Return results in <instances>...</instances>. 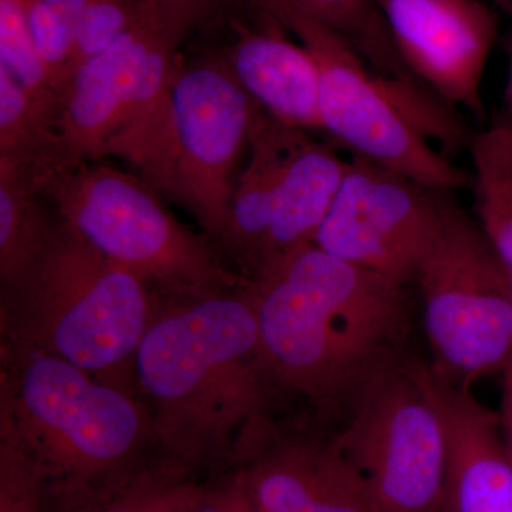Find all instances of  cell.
Instances as JSON below:
<instances>
[{
    "label": "cell",
    "instance_id": "cell-1",
    "mask_svg": "<svg viewBox=\"0 0 512 512\" xmlns=\"http://www.w3.org/2000/svg\"><path fill=\"white\" fill-rule=\"evenodd\" d=\"M158 450L188 470L238 464L271 420L274 384L248 286L160 298L131 366Z\"/></svg>",
    "mask_w": 512,
    "mask_h": 512
},
{
    "label": "cell",
    "instance_id": "cell-2",
    "mask_svg": "<svg viewBox=\"0 0 512 512\" xmlns=\"http://www.w3.org/2000/svg\"><path fill=\"white\" fill-rule=\"evenodd\" d=\"M261 355L275 389L348 406L404 355L407 286L308 244L249 279Z\"/></svg>",
    "mask_w": 512,
    "mask_h": 512
},
{
    "label": "cell",
    "instance_id": "cell-3",
    "mask_svg": "<svg viewBox=\"0 0 512 512\" xmlns=\"http://www.w3.org/2000/svg\"><path fill=\"white\" fill-rule=\"evenodd\" d=\"M0 441L32 464L43 490L76 508L100 503L160 454L134 387L5 340Z\"/></svg>",
    "mask_w": 512,
    "mask_h": 512
},
{
    "label": "cell",
    "instance_id": "cell-4",
    "mask_svg": "<svg viewBox=\"0 0 512 512\" xmlns=\"http://www.w3.org/2000/svg\"><path fill=\"white\" fill-rule=\"evenodd\" d=\"M160 298L87 244L57 214L0 281L2 340L133 386L131 366Z\"/></svg>",
    "mask_w": 512,
    "mask_h": 512
},
{
    "label": "cell",
    "instance_id": "cell-5",
    "mask_svg": "<svg viewBox=\"0 0 512 512\" xmlns=\"http://www.w3.org/2000/svg\"><path fill=\"white\" fill-rule=\"evenodd\" d=\"M309 50L319 70L322 133L363 158L443 192L470 188L471 173L434 147L470 143L453 107L420 84L376 72L338 33L291 8L265 12Z\"/></svg>",
    "mask_w": 512,
    "mask_h": 512
},
{
    "label": "cell",
    "instance_id": "cell-6",
    "mask_svg": "<svg viewBox=\"0 0 512 512\" xmlns=\"http://www.w3.org/2000/svg\"><path fill=\"white\" fill-rule=\"evenodd\" d=\"M47 197L77 235L146 282L158 298H191L248 284L222 261L211 239L178 220L160 192L136 173L87 161L60 178Z\"/></svg>",
    "mask_w": 512,
    "mask_h": 512
},
{
    "label": "cell",
    "instance_id": "cell-7",
    "mask_svg": "<svg viewBox=\"0 0 512 512\" xmlns=\"http://www.w3.org/2000/svg\"><path fill=\"white\" fill-rule=\"evenodd\" d=\"M414 284L423 303L431 372L470 387L512 362V288L476 218L447 201Z\"/></svg>",
    "mask_w": 512,
    "mask_h": 512
},
{
    "label": "cell",
    "instance_id": "cell-8",
    "mask_svg": "<svg viewBox=\"0 0 512 512\" xmlns=\"http://www.w3.org/2000/svg\"><path fill=\"white\" fill-rule=\"evenodd\" d=\"M335 147L259 113L220 244L248 281L313 244L348 167Z\"/></svg>",
    "mask_w": 512,
    "mask_h": 512
},
{
    "label": "cell",
    "instance_id": "cell-9",
    "mask_svg": "<svg viewBox=\"0 0 512 512\" xmlns=\"http://www.w3.org/2000/svg\"><path fill=\"white\" fill-rule=\"evenodd\" d=\"M335 433L377 512H440L447 436L427 365L406 355L382 367L350 400Z\"/></svg>",
    "mask_w": 512,
    "mask_h": 512
},
{
    "label": "cell",
    "instance_id": "cell-10",
    "mask_svg": "<svg viewBox=\"0 0 512 512\" xmlns=\"http://www.w3.org/2000/svg\"><path fill=\"white\" fill-rule=\"evenodd\" d=\"M175 156L167 197L220 247L238 164L247 154L259 107L224 56L178 62L173 77Z\"/></svg>",
    "mask_w": 512,
    "mask_h": 512
},
{
    "label": "cell",
    "instance_id": "cell-11",
    "mask_svg": "<svg viewBox=\"0 0 512 512\" xmlns=\"http://www.w3.org/2000/svg\"><path fill=\"white\" fill-rule=\"evenodd\" d=\"M448 200L450 192L349 157L313 244L409 286L436 237Z\"/></svg>",
    "mask_w": 512,
    "mask_h": 512
},
{
    "label": "cell",
    "instance_id": "cell-12",
    "mask_svg": "<svg viewBox=\"0 0 512 512\" xmlns=\"http://www.w3.org/2000/svg\"><path fill=\"white\" fill-rule=\"evenodd\" d=\"M409 72L450 107L483 113L481 87L498 36L493 6L478 0H376Z\"/></svg>",
    "mask_w": 512,
    "mask_h": 512
},
{
    "label": "cell",
    "instance_id": "cell-13",
    "mask_svg": "<svg viewBox=\"0 0 512 512\" xmlns=\"http://www.w3.org/2000/svg\"><path fill=\"white\" fill-rule=\"evenodd\" d=\"M238 464L254 512H377L335 434L285 433L271 420Z\"/></svg>",
    "mask_w": 512,
    "mask_h": 512
},
{
    "label": "cell",
    "instance_id": "cell-14",
    "mask_svg": "<svg viewBox=\"0 0 512 512\" xmlns=\"http://www.w3.org/2000/svg\"><path fill=\"white\" fill-rule=\"evenodd\" d=\"M192 29L148 13L109 49L83 64L60 101L59 130L77 164L101 161L130 113L158 47Z\"/></svg>",
    "mask_w": 512,
    "mask_h": 512
},
{
    "label": "cell",
    "instance_id": "cell-15",
    "mask_svg": "<svg viewBox=\"0 0 512 512\" xmlns=\"http://www.w3.org/2000/svg\"><path fill=\"white\" fill-rule=\"evenodd\" d=\"M431 393L447 436V471L440 512H512V457L500 412L470 387L444 382L427 365Z\"/></svg>",
    "mask_w": 512,
    "mask_h": 512
},
{
    "label": "cell",
    "instance_id": "cell-16",
    "mask_svg": "<svg viewBox=\"0 0 512 512\" xmlns=\"http://www.w3.org/2000/svg\"><path fill=\"white\" fill-rule=\"evenodd\" d=\"M252 13L255 23L234 25L235 39L222 55L229 70L266 116L296 130L322 133L315 59L281 23Z\"/></svg>",
    "mask_w": 512,
    "mask_h": 512
},
{
    "label": "cell",
    "instance_id": "cell-17",
    "mask_svg": "<svg viewBox=\"0 0 512 512\" xmlns=\"http://www.w3.org/2000/svg\"><path fill=\"white\" fill-rule=\"evenodd\" d=\"M77 165L57 121L43 113L12 74L0 67V167L47 195Z\"/></svg>",
    "mask_w": 512,
    "mask_h": 512
},
{
    "label": "cell",
    "instance_id": "cell-18",
    "mask_svg": "<svg viewBox=\"0 0 512 512\" xmlns=\"http://www.w3.org/2000/svg\"><path fill=\"white\" fill-rule=\"evenodd\" d=\"M476 220L512 288V130L504 119L471 137Z\"/></svg>",
    "mask_w": 512,
    "mask_h": 512
},
{
    "label": "cell",
    "instance_id": "cell-19",
    "mask_svg": "<svg viewBox=\"0 0 512 512\" xmlns=\"http://www.w3.org/2000/svg\"><path fill=\"white\" fill-rule=\"evenodd\" d=\"M252 12L298 10L338 33L376 72L421 84L400 59L376 0H245ZM423 86V84H421Z\"/></svg>",
    "mask_w": 512,
    "mask_h": 512
},
{
    "label": "cell",
    "instance_id": "cell-20",
    "mask_svg": "<svg viewBox=\"0 0 512 512\" xmlns=\"http://www.w3.org/2000/svg\"><path fill=\"white\" fill-rule=\"evenodd\" d=\"M56 218L55 205L46 194L0 167V281L16 271Z\"/></svg>",
    "mask_w": 512,
    "mask_h": 512
},
{
    "label": "cell",
    "instance_id": "cell-21",
    "mask_svg": "<svg viewBox=\"0 0 512 512\" xmlns=\"http://www.w3.org/2000/svg\"><path fill=\"white\" fill-rule=\"evenodd\" d=\"M0 67L59 124L60 96L30 30L25 0H0Z\"/></svg>",
    "mask_w": 512,
    "mask_h": 512
},
{
    "label": "cell",
    "instance_id": "cell-22",
    "mask_svg": "<svg viewBox=\"0 0 512 512\" xmlns=\"http://www.w3.org/2000/svg\"><path fill=\"white\" fill-rule=\"evenodd\" d=\"M191 470L160 456L97 505V512H191L202 493Z\"/></svg>",
    "mask_w": 512,
    "mask_h": 512
},
{
    "label": "cell",
    "instance_id": "cell-23",
    "mask_svg": "<svg viewBox=\"0 0 512 512\" xmlns=\"http://www.w3.org/2000/svg\"><path fill=\"white\" fill-rule=\"evenodd\" d=\"M90 0H25L30 30L60 101L70 82L74 39Z\"/></svg>",
    "mask_w": 512,
    "mask_h": 512
},
{
    "label": "cell",
    "instance_id": "cell-24",
    "mask_svg": "<svg viewBox=\"0 0 512 512\" xmlns=\"http://www.w3.org/2000/svg\"><path fill=\"white\" fill-rule=\"evenodd\" d=\"M151 12L144 0H90L74 39L70 82L84 63L109 49Z\"/></svg>",
    "mask_w": 512,
    "mask_h": 512
},
{
    "label": "cell",
    "instance_id": "cell-25",
    "mask_svg": "<svg viewBox=\"0 0 512 512\" xmlns=\"http://www.w3.org/2000/svg\"><path fill=\"white\" fill-rule=\"evenodd\" d=\"M43 491L32 464L0 441V512H39Z\"/></svg>",
    "mask_w": 512,
    "mask_h": 512
},
{
    "label": "cell",
    "instance_id": "cell-26",
    "mask_svg": "<svg viewBox=\"0 0 512 512\" xmlns=\"http://www.w3.org/2000/svg\"><path fill=\"white\" fill-rule=\"evenodd\" d=\"M191 512H254L237 473L224 483L202 488Z\"/></svg>",
    "mask_w": 512,
    "mask_h": 512
},
{
    "label": "cell",
    "instance_id": "cell-27",
    "mask_svg": "<svg viewBox=\"0 0 512 512\" xmlns=\"http://www.w3.org/2000/svg\"><path fill=\"white\" fill-rule=\"evenodd\" d=\"M154 12L165 19L195 29L211 15L220 0H144Z\"/></svg>",
    "mask_w": 512,
    "mask_h": 512
},
{
    "label": "cell",
    "instance_id": "cell-28",
    "mask_svg": "<svg viewBox=\"0 0 512 512\" xmlns=\"http://www.w3.org/2000/svg\"><path fill=\"white\" fill-rule=\"evenodd\" d=\"M503 397H501V423L508 451L512 457V362L503 372Z\"/></svg>",
    "mask_w": 512,
    "mask_h": 512
},
{
    "label": "cell",
    "instance_id": "cell-29",
    "mask_svg": "<svg viewBox=\"0 0 512 512\" xmlns=\"http://www.w3.org/2000/svg\"><path fill=\"white\" fill-rule=\"evenodd\" d=\"M507 59H508V76H507V90H505V94H507V109L508 116L507 121L508 126H510L512 130V37L507 42Z\"/></svg>",
    "mask_w": 512,
    "mask_h": 512
},
{
    "label": "cell",
    "instance_id": "cell-30",
    "mask_svg": "<svg viewBox=\"0 0 512 512\" xmlns=\"http://www.w3.org/2000/svg\"><path fill=\"white\" fill-rule=\"evenodd\" d=\"M478 2L487 3L493 8H500L505 12L512 13V0H478Z\"/></svg>",
    "mask_w": 512,
    "mask_h": 512
},
{
    "label": "cell",
    "instance_id": "cell-31",
    "mask_svg": "<svg viewBox=\"0 0 512 512\" xmlns=\"http://www.w3.org/2000/svg\"><path fill=\"white\" fill-rule=\"evenodd\" d=\"M97 505L99 503L83 505V507L74 508V512H97Z\"/></svg>",
    "mask_w": 512,
    "mask_h": 512
}]
</instances>
